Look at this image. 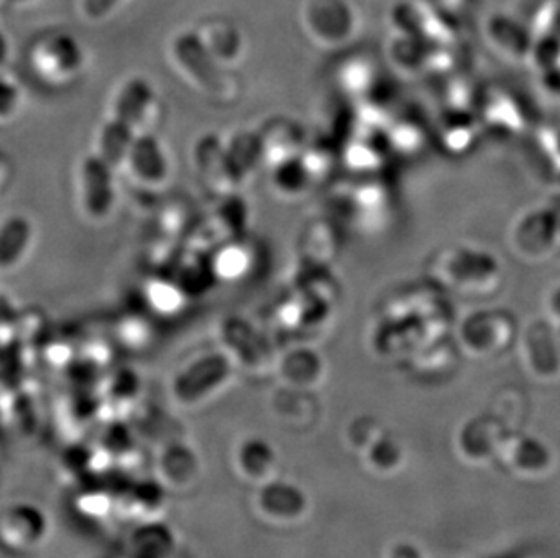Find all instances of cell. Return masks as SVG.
<instances>
[{
	"instance_id": "9c48e42d",
	"label": "cell",
	"mask_w": 560,
	"mask_h": 558,
	"mask_svg": "<svg viewBox=\"0 0 560 558\" xmlns=\"http://www.w3.org/2000/svg\"><path fill=\"white\" fill-rule=\"evenodd\" d=\"M501 458L506 468L521 479L542 480L556 469V453L550 444L532 435L508 438Z\"/></svg>"
},
{
	"instance_id": "2e32d148",
	"label": "cell",
	"mask_w": 560,
	"mask_h": 558,
	"mask_svg": "<svg viewBox=\"0 0 560 558\" xmlns=\"http://www.w3.org/2000/svg\"><path fill=\"white\" fill-rule=\"evenodd\" d=\"M126 164L142 184H162L170 174L164 148L151 135H137L127 153Z\"/></svg>"
},
{
	"instance_id": "484cf974",
	"label": "cell",
	"mask_w": 560,
	"mask_h": 558,
	"mask_svg": "<svg viewBox=\"0 0 560 558\" xmlns=\"http://www.w3.org/2000/svg\"><path fill=\"white\" fill-rule=\"evenodd\" d=\"M560 24V0H546L537 13V32L540 38L556 37Z\"/></svg>"
},
{
	"instance_id": "1f68e13d",
	"label": "cell",
	"mask_w": 560,
	"mask_h": 558,
	"mask_svg": "<svg viewBox=\"0 0 560 558\" xmlns=\"http://www.w3.org/2000/svg\"><path fill=\"white\" fill-rule=\"evenodd\" d=\"M11 4H13V2H30V0H10Z\"/></svg>"
},
{
	"instance_id": "8fae6325",
	"label": "cell",
	"mask_w": 560,
	"mask_h": 558,
	"mask_svg": "<svg viewBox=\"0 0 560 558\" xmlns=\"http://www.w3.org/2000/svg\"><path fill=\"white\" fill-rule=\"evenodd\" d=\"M201 479V458L186 443H171L156 458V480L167 491L186 493Z\"/></svg>"
},
{
	"instance_id": "d4e9b609",
	"label": "cell",
	"mask_w": 560,
	"mask_h": 558,
	"mask_svg": "<svg viewBox=\"0 0 560 558\" xmlns=\"http://www.w3.org/2000/svg\"><path fill=\"white\" fill-rule=\"evenodd\" d=\"M80 513L90 521H107L109 515H118L117 496L106 490L85 491L77 502Z\"/></svg>"
},
{
	"instance_id": "7402d4cb",
	"label": "cell",
	"mask_w": 560,
	"mask_h": 558,
	"mask_svg": "<svg viewBox=\"0 0 560 558\" xmlns=\"http://www.w3.org/2000/svg\"><path fill=\"white\" fill-rule=\"evenodd\" d=\"M137 135L138 132L131 131L129 127L109 118L102 127L101 138H98V154L112 167H122Z\"/></svg>"
},
{
	"instance_id": "4dcf8cb0",
	"label": "cell",
	"mask_w": 560,
	"mask_h": 558,
	"mask_svg": "<svg viewBox=\"0 0 560 558\" xmlns=\"http://www.w3.org/2000/svg\"><path fill=\"white\" fill-rule=\"evenodd\" d=\"M5 54H8V48H5L4 38L0 37V63L4 62Z\"/></svg>"
},
{
	"instance_id": "6da1fadb",
	"label": "cell",
	"mask_w": 560,
	"mask_h": 558,
	"mask_svg": "<svg viewBox=\"0 0 560 558\" xmlns=\"http://www.w3.org/2000/svg\"><path fill=\"white\" fill-rule=\"evenodd\" d=\"M233 375V361L228 353L212 352L195 359L175 375L171 395L176 405L196 408L203 405L229 385Z\"/></svg>"
},
{
	"instance_id": "f546056e",
	"label": "cell",
	"mask_w": 560,
	"mask_h": 558,
	"mask_svg": "<svg viewBox=\"0 0 560 558\" xmlns=\"http://www.w3.org/2000/svg\"><path fill=\"white\" fill-rule=\"evenodd\" d=\"M388 558H423L418 549H413L410 544H399L396 548L392 549V555Z\"/></svg>"
},
{
	"instance_id": "8992f818",
	"label": "cell",
	"mask_w": 560,
	"mask_h": 558,
	"mask_svg": "<svg viewBox=\"0 0 560 558\" xmlns=\"http://www.w3.org/2000/svg\"><path fill=\"white\" fill-rule=\"evenodd\" d=\"M115 167L107 164L101 154H90L79 168L80 204L91 220L109 217L115 204Z\"/></svg>"
},
{
	"instance_id": "d6986e66",
	"label": "cell",
	"mask_w": 560,
	"mask_h": 558,
	"mask_svg": "<svg viewBox=\"0 0 560 558\" xmlns=\"http://www.w3.org/2000/svg\"><path fill=\"white\" fill-rule=\"evenodd\" d=\"M33 223L26 217H10L0 225V270L15 269L33 242Z\"/></svg>"
},
{
	"instance_id": "ac0fdd59",
	"label": "cell",
	"mask_w": 560,
	"mask_h": 558,
	"mask_svg": "<svg viewBox=\"0 0 560 558\" xmlns=\"http://www.w3.org/2000/svg\"><path fill=\"white\" fill-rule=\"evenodd\" d=\"M325 367L319 356L311 350H298L280 363V375L291 391L307 392L319 386Z\"/></svg>"
},
{
	"instance_id": "5bb4252c",
	"label": "cell",
	"mask_w": 560,
	"mask_h": 558,
	"mask_svg": "<svg viewBox=\"0 0 560 558\" xmlns=\"http://www.w3.org/2000/svg\"><path fill=\"white\" fill-rule=\"evenodd\" d=\"M524 363L529 374L540 381L560 377V348L557 334L548 325L537 323L528 328L523 342Z\"/></svg>"
},
{
	"instance_id": "f1b7e54d",
	"label": "cell",
	"mask_w": 560,
	"mask_h": 558,
	"mask_svg": "<svg viewBox=\"0 0 560 558\" xmlns=\"http://www.w3.org/2000/svg\"><path fill=\"white\" fill-rule=\"evenodd\" d=\"M19 102H21V95H19L16 85L11 84L8 80L0 79V120L15 115L16 109H19Z\"/></svg>"
},
{
	"instance_id": "3957f363",
	"label": "cell",
	"mask_w": 560,
	"mask_h": 558,
	"mask_svg": "<svg viewBox=\"0 0 560 558\" xmlns=\"http://www.w3.org/2000/svg\"><path fill=\"white\" fill-rule=\"evenodd\" d=\"M258 521L272 527H294L307 521L311 499L302 486L278 477L258 486L253 499Z\"/></svg>"
},
{
	"instance_id": "cb8c5ba5",
	"label": "cell",
	"mask_w": 560,
	"mask_h": 558,
	"mask_svg": "<svg viewBox=\"0 0 560 558\" xmlns=\"http://www.w3.org/2000/svg\"><path fill=\"white\" fill-rule=\"evenodd\" d=\"M385 433L380 422L372 417H358L345 432V443L355 453H365Z\"/></svg>"
},
{
	"instance_id": "52a82bcc",
	"label": "cell",
	"mask_w": 560,
	"mask_h": 558,
	"mask_svg": "<svg viewBox=\"0 0 560 558\" xmlns=\"http://www.w3.org/2000/svg\"><path fill=\"white\" fill-rule=\"evenodd\" d=\"M234 474L242 483L258 488L280 477L281 458L275 444L264 438H245L231 455Z\"/></svg>"
},
{
	"instance_id": "603a6c76",
	"label": "cell",
	"mask_w": 560,
	"mask_h": 558,
	"mask_svg": "<svg viewBox=\"0 0 560 558\" xmlns=\"http://www.w3.org/2000/svg\"><path fill=\"white\" fill-rule=\"evenodd\" d=\"M488 33L493 43L501 48L508 49L510 54L523 55L529 49V35L518 22L510 16L495 15L488 22Z\"/></svg>"
},
{
	"instance_id": "e0dca14e",
	"label": "cell",
	"mask_w": 560,
	"mask_h": 558,
	"mask_svg": "<svg viewBox=\"0 0 560 558\" xmlns=\"http://www.w3.org/2000/svg\"><path fill=\"white\" fill-rule=\"evenodd\" d=\"M127 549L129 558H175V533L162 521L138 524Z\"/></svg>"
},
{
	"instance_id": "ffe728a7",
	"label": "cell",
	"mask_w": 560,
	"mask_h": 558,
	"mask_svg": "<svg viewBox=\"0 0 560 558\" xmlns=\"http://www.w3.org/2000/svg\"><path fill=\"white\" fill-rule=\"evenodd\" d=\"M361 457H363L366 468L380 477H392V475L399 474L407 463L405 447L396 438H392L386 432L365 453H361Z\"/></svg>"
},
{
	"instance_id": "30bf717a",
	"label": "cell",
	"mask_w": 560,
	"mask_h": 558,
	"mask_svg": "<svg viewBox=\"0 0 560 558\" xmlns=\"http://www.w3.org/2000/svg\"><path fill=\"white\" fill-rule=\"evenodd\" d=\"M196 165L207 187L223 198L233 195L236 187L244 182L238 168L234 167L228 148L218 138H201L196 146Z\"/></svg>"
},
{
	"instance_id": "277c9868",
	"label": "cell",
	"mask_w": 560,
	"mask_h": 558,
	"mask_svg": "<svg viewBox=\"0 0 560 558\" xmlns=\"http://www.w3.org/2000/svg\"><path fill=\"white\" fill-rule=\"evenodd\" d=\"M171 57L175 58L178 68L196 85H200L201 90L211 93L212 96H225L231 93V80L223 73L222 63L209 54L198 32L176 35L171 44Z\"/></svg>"
},
{
	"instance_id": "ba28073f",
	"label": "cell",
	"mask_w": 560,
	"mask_h": 558,
	"mask_svg": "<svg viewBox=\"0 0 560 558\" xmlns=\"http://www.w3.org/2000/svg\"><path fill=\"white\" fill-rule=\"evenodd\" d=\"M303 22L322 44H341L354 33V11L345 0H307Z\"/></svg>"
},
{
	"instance_id": "9a60e30c",
	"label": "cell",
	"mask_w": 560,
	"mask_h": 558,
	"mask_svg": "<svg viewBox=\"0 0 560 558\" xmlns=\"http://www.w3.org/2000/svg\"><path fill=\"white\" fill-rule=\"evenodd\" d=\"M154 91L153 85L142 77H132L126 80L122 88L115 96L112 120L129 127L131 131L138 132L142 126L149 109L153 106Z\"/></svg>"
},
{
	"instance_id": "7c38bea8",
	"label": "cell",
	"mask_w": 560,
	"mask_h": 558,
	"mask_svg": "<svg viewBox=\"0 0 560 558\" xmlns=\"http://www.w3.org/2000/svg\"><path fill=\"white\" fill-rule=\"evenodd\" d=\"M35 68L54 80H66L79 73L84 63L80 44L68 33H54L43 38L33 51Z\"/></svg>"
},
{
	"instance_id": "83f0119b",
	"label": "cell",
	"mask_w": 560,
	"mask_h": 558,
	"mask_svg": "<svg viewBox=\"0 0 560 558\" xmlns=\"http://www.w3.org/2000/svg\"><path fill=\"white\" fill-rule=\"evenodd\" d=\"M474 0H434L435 10L446 19V21H463L471 10Z\"/></svg>"
},
{
	"instance_id": "44dd1931",
	"label": "cell",
	"mask_w": 560,
	"mask_h": 558,
	"mask_svg": "<svg viewBox=\"0 0 560 558\" xmlns=\"http://www.w3.org/2000/svg\"><path fill=\"white\" fill-rule=\"evenodd\" d=\"M201 43L206 44L209 54L217 58L218 62H228L236 58L242 51V37L238 30L225 21H209L201 27Z\"/></svg>"
},
{
	"instance_id": "7a4b0ae2",
	"label": "cell",
	"mask_w": 560,
	"mask_h": 558,
	"mask_svg": "<svg viewBox=\"0 0 560 558\" xmlns=\"http://www.w3.org/2000/svg\"><path fill=\"white\" fill-rule=\"evenodd\" d=\"M51 522L46 511L30 502L0 511V549L11 557H30L46 546Z\"/></svg>"
},
{
	"instance_id": "4fadbf2b",
	"label": "cell",
	"mask_w": 560,
	"mask_h": 558,
	"mask_svg": "<svg viewBox=\"0 0 560 558\" xmlns=\"http://www.w3.org/2000/svg\"><path fill=\"white\" fill-rule=\"evenodd\" d=\"M117 504L118 515L137 526L159 522L167 510V490L159 480H143L120 491Z\"/></svg>"
},
{
	"instance_id": "4316f807",
	"label": "cell",
	"mask_w": 560,
	"mask_h": 558,
	"mask_svg": "<svg viewBox=\"0 0 560 558\" xmlns=\"http://www.w3.org/2000/svg\"><path fill=\"white\" fill-rule=\"evenodd\" d=\"M124 0H80V11L88 21H104Z\"/></svg>"
},
{
	"instance_id": "5b68a950",
	"label": "cell",
	"mask_w": 560,
	"mask_h": 558,
	"mask_svg": "<svg viewBox=\"0 0 560 558\" xmlns=\"http://www.w3.org/2000/svg\"><path fill=\"white\" fill-rule=\"evenodd\" d=\"M506 441V430L495 417H471L455 433V450L466 464L488 466L495 458H501Z\"/></svg>"
}]
</instances>
